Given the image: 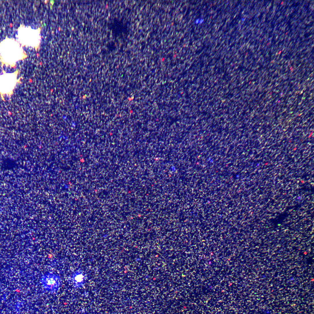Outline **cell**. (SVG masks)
I'll return each instance as SVG.
<instances>
[{"label": "cell", "mask_w": 314, "mask_h": 314, "mask_svg": "<svg viewBox=\"0 0 314 314\" xmlns=\"http://www.w3.org/2000/svg\"><path fill=\"white\" fill-rule=\"evenodd\" d=\"M40 281L44 289L51 293L57 292L61 284L60 276L52 272H47L42 275L40 277Z\"/></svg>", "instance_id": "obj_1"}, {"label": "cell", "mask_w": 314, "mask_h": 314, "mask_svg": "<svg viewBox=\"0 0 314 314\" xmlns=\"http://www.w3.org/2000/svg\"><path fill=\"white\" fill-rule=\"evenodd\" d=\"M70 280L74 287L78 288L81 287L84 281V277L82 273L78 270L73 272L70 277Z\"/></svg>", "instance_id": "obj_2"}]
</instances>
